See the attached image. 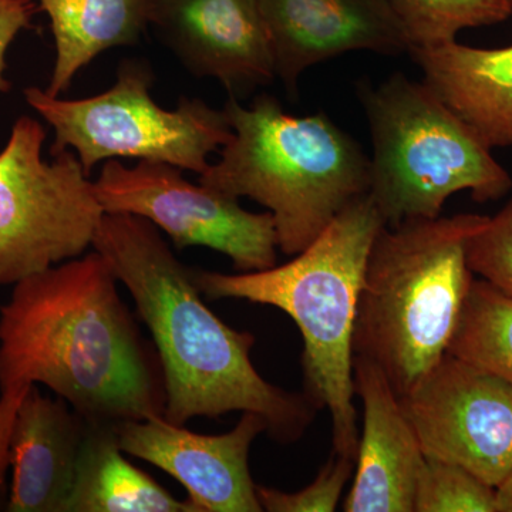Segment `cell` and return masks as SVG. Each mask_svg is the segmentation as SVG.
Listing matches in <instances>:
<instances>
[{
  "label": "cell",
  "instance_id": "cell-1",
  "mask_svg": "<svg viewBox=\"0 0 512 512\" xmlns=\"http://www.w3.org/2000/svg\"><path fill=\"white\" fill-rule=\"evenodd\" d=\"M97 251L13 285L0 306V392L45 384L87 421L164 417L158 353Z\"/></svg>",
  "mask_w": 512,
  "mask_h": 512
},
{
  "label": "cell",
  "instance_id": "cell-2",
  "mask_svg": "<svg viewBox=\"0 0 512 512\" xmlns=\"http://www.w3.org/2000/svg\"><path fill=\"white\" fill-rule=\"evenodd\" d=\"M92 248L113 269L150 329L165 387L164 419L252 412L281 443L301 439L316 407L305 394L279 389L252 365V333L222 322L202 299L192 268L171 251L150 221L104 212Z\"/></svg>",
  "mask_w": 512,
  "mask_h": 512
},
{
  "label": "cell",
  "instance_id": "cell-3",
  "mask_svg": "<svg viewBox=\"0 0 512 512\" xmlns=\"http://www.w3.org/2000/svg\"><path fill=\"white\" fill-rule=\"evenodd\" d=\"M383 227L366 194L284 265L237 275L192 268L195 284L210 299L261 303L291 316L303 339V394L330 413L333 451L353 458L359 446L353 335L367 258Z\"/></svg>",
  "mask_w": 512,
  "mask_h": 512
},
{
  "label": "cell",
  "instance_id": "cell-4",
  "mask_svg": "<svg viewBox=\"0 0 512 512\" xmlns=\"http://www.w3.org/2000/svg\"><path fill=\"white\" fill-rule=\"evenodd\" d=\"M222 110L234 134L198 183L264 205L285 255L308 248L349 204L369 194L370 157L326 114L292 116L266 93L251 107L228 96Z\"/></svg>",
  "mask_w": 512,
  "mask_h": 512
},
{
  "label": "cell",
  "instance_id": "cell-5",
  "mask_svg": "<svg viewBox=\"0 0 512 512\" xmlns=\"http://www.w3.org/2000/svg\"><path fill=\"white\" fill-rule=\"evenodd\" d=\"M488 218L460 214L384 227L367 258L353 352L403 396L447 355L474 274L467 244Z\"/></svg>",
  "mask_w": 512,
  "mask_h": 512
},
{
  "label": "cell",
  "instance_id": "cell-6",
  "mask_svg": "<svg viewBox=\"0 0 512 512\" xmlns=\"http://www.w3.org/2000/svg\"><path fill=\"white\" fill-rule=\"evenodd\" d=\"M372 134L369 195L386 227L439 218L451 195L477 202L510 192V173L466 121L424 82L394 73L379 86L357 84Z\"/></svg>",
  "mask_w": 512,
  "mask_h": 512
},
{
  "label": "cell",
  "instance_id": "cell-7",
  "mask_svg": "<svg viewBox=\"0 0 512 512\" xmlns=\"http://www.w3.org/2000/svg\"><path fill=\"white\" fill-rule=\"evenodd\" d=\"M153 83L150 64L126 59L117 69L116 83L97 96L60 99L39 87H28L23 94L55 131L50 156L73 151L89 175L97 164L117 158L204 173L211 154L234 134L224 110L185 96L174 110H165L151 96Z\"/></svg>",
  "mask_w": 512,
  "mask_h": 512
},
{
  "label": "cell",
  "instance_id": "cell-8",
  "mask_svg": "<svg viewBox=\"0 0 512 512\" xmlns=\"http://www.w3.org/2000/svg\"><path fill=\"white\" fill-rule=\"evenodd\" d=\"M46 136L39 120L22 116L0 151V286L82 256L104 215L73 151L43 158Z\"/></svg>",
  "mask_w": 512,
  "mask_h": 512
},
{
  "label": "cell",
  "instance_id": "cell-9",
  "mask_svg": "<svg viewBox=\"0 0 512 512\" xmlns=\"http://www.w3.org/2000/svg\"><path fill=\"white\" fill-rule=\"evenodd\" d=\"M94 183L107 214H130L164 231L177 249L205 247L231 259L239 272L264 271L278 261L271 212H249L238 200L207 185L190 183L181 168L109 160Z\"/></svg>",
  "mask_w": 512,
  "mask_h": 512
},
{
  "label": "cell",
  "instance_id": "cell-10",
  "mask_svg": "<svg viewBox=\"0 0 512 512\" xmlns=\"http://www.w3.org/2000/svg\"><path fill=\"white\" fill-rule=\"evenodd\" d=\"M424 456L497 488L512 471V384L447 353L399 397Z\"/></svg>",
  "mask_w": 512,
  "mask_h": 512
},
{
  "label": "cell",
  "instance_id": "cell-11",
  "mask_svg": "<svg viewBox=\"0 0 512 512\" xmlns=\"http://www.w3.org/2000/svg\"><path fill=\"white\" fill-rule=\"evenodd\" d=\"M124 453L153 464L184 485L198 512H261L249 451L268 423L242 412L225 434L192 433L164 417L116 424Z\"/></svg>",
  "mask_w": 512,
  "mask_h": 512
},
{
  "label": "cell",
  "instance_id": "cell-12",
  "mask_svg": "<svg viewBox=\"0 0 512 512\" xmlns=\"http://www.w3.org/2000/svg\"><path fill=\"white\" fill-rule=\"evenodd\" d=\"M150 28L188 73L217 79L229 97L275 80L258 0H154Z\"/></svg>",
  "mask_w": 512,
  "mask_h": 512
},
{
  "label": "cell",
  "instance_id": "cell-13",
  "mask_svg": "<svg viewBox=\"0 0 512 512\" xmlns=\"http://www.w3.org/2000/svg\"><path fill=\"white\" fill-rule=\"evenodd\" d=\"M276 77L291 96L316 64L369 50L397 56L412 43L386 0H258Z\"/></svg>",
  "mask_w": 512,
  "mask_h": 512
},
{
  "label": "cell",
  "instance_id": "cell-14",
  "mask_svg": "<svg viewBox=\"0 0 512 512\" xmlns=\"http://www.w3.org/2000/svg\"><path fill=\"white\" fill-rule=\"evenodd\" d=\"M363 430L346 512H414L423 450L383 370L365 356L353 357Z\"/></svg>",
  "mask_w": 512,
  "mask_h": 512
},
{
  "label": "cell",
  "instance_id": "cell-15",
  "mask_svg": "<svg viewBox=\"0 0 512 512\" xmlns=\"http://www.w3.org/2000/svg\"><path fill=\"white\" fill-rule=\"evenodd\" d=\"M86 420L63 399L26 390L10 441L9 512H64L82 448Z\"/></svg>",
  "mask_w": 512,
  "mask_h": 512
},
{
  "label": "cell",
  "instance_id": "cell-16",
  "mask_svg": "<svg viewBox=\"0 0 512 512\" xmlns=\"http://www.w3.org/2000/svg\"><path fill=\"white\" fill-rule=\"evenodd\" d=\"M423 82L493 150L512 147V45L412 46Z\"/></svg>",
  "mask_w": 512,
  "mask_h": 512
},
{
  "label": "cell",
  "instance_id": "cell-17",
  "mask_svg": "<svg viewBox=\"0 0 512 512\" xmlns=\"http://www.w3.org/2000/svg\"><path fill=\"white\" fill-rule=\"evenodd\" d=\"M117 423L87 421L76 476L64 512H198L128 463Z\"/></svg>",
  "mask_w": 512,
  "mask_h": 512
},
{
  "label": "cell",
  "instance_id": "cell-18",
  "mask_svg": "<svg viewBox=\"0 0 512 512\" xmlns=\"http://www.w3.org/2000/svg\"><path fill=\"white\" fill-rule=\"evenodd\" d=\"M50 19L56 59L46 92L69 90L76 74L101 53L137 45L150 28L154 0H35Z\"/></svg>",
  "mask_w": 512,
  "mask_h": 512
},
{
  "label": "cell",
  "instance_id": "cell-19",
  "mask_svg": "<svg viewBox=\"0 0 512 512\" xmlns=\"http://www.w3.org/2000/svg\"><path fill=\"white\" fill-rule=\"evenodd\" d=\"M447 353L512 384V295L473 279Z\"/></svg>",
  "mask_w": 512,
  "mask_h": 512
},
{
  "label": "cell",
  "instance_id": "cell-20",
  "mask_svg": "<svg viewBox=\"0 0 512 512\" xmlns=\"http://www.w3.org/2000/svg\"><path fill=\"white\" fill-rule=\"evenodd\" d=\"M412 46L454 42L464 29L485 28L512 16V0H386Z\"/></svg>",
  "mask_w": 512,
  "mask_h": 512
},
{
  "label": "cell",
  "instance_id": "cell-21",
  "mask_svg": "<svg viewBox=\"0 0 512 512\" xmlns=\"http://www.w3.org/2000/svg\"><path fill=\"white\" fill-rule=\"evenodd\" d=\"M414 512H498L497 488L464 467L426 457L417 480Z\"/></svg>",
  "mask_w": 512,
  "mask_h": 512
},
{
  "label": "cell",
  "instance_id": "cell-22",
  "mask_svg": "<svg viewBox=\"0 0 512 512\" xmlns=\"http://www.w3.org/2000/svg\"><path fill=\"white\" fill-rule=\"evenodd\" d=\"M356 458L332 451L328 463L320 468L312 484L296 493L256 484V495L262 511L268 512H333L342 498L343 488L355 474Z\"/></svg>",
  "mask_w": 512,
  "mask_h": 512
},
{
  "label": "cell",
  "instance_id": "cell-23",
  "mask_svg": "<svg viewBox=\"0 0 512 512\" xmlns=\"http://www.w3.org/2000/svg\"><path fill=\"white\" fill-rule=\"evenodd\" d=\"M467 261L474 275L512 295V197L470 238Z\"/></svg>",
  "mask_w": 512,
  "mask_h": 512
},
{
  "label": "cell",
  "instance_id": "cell-24",
  "mask_svg": "<svg viewBox=\"0 0 512 512\" xmlns=\"http://www.w3.org/2000/svg\"><path fill=\"white\" fill-rule=\"evenodd\" d=\"M39 6L35 0H0V93H9L12 83L6 79V53L20 32L32 28Z\"/></svg>",
  "mask_w": 512,
  "mask_h": 512
},
{
  "label": "cell",
  "instance_id": "cell-25",
  "mask_svg": "<svg viewBox=\"0 0 512 512\" xmlns=\"http://www.w3.org/2000/svg\"><path fill=\"white\" fill-rule=\"evenodd\" d=\"M29 387L0 392V511H6L9 501L8 471L13 424L19 404Z\"/></svg>",
  "mask_w": 512,
  "mask_h": 512
},
{
  "label": "cell",
  "instance_id": "cell-26",
  "mask_svg": "<svg viewBox=\"0 0 512 512\" xmlns=\"http://www.w3.org/2000/svg\"><path fill=\"white\" fill-rule=\"evenodd\" d=\"M498 512H512V471L497 487Z\"/></svg>",
  "mask_w": 512,
  "mask_h": 512
}]
</instances>
